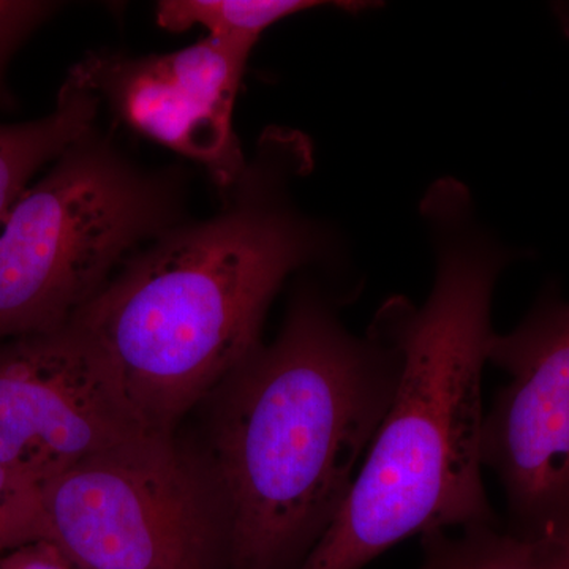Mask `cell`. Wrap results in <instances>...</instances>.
<instances>
[{
  "label": "cell",
  "mask_w": 569,
  "mask_h": 569,
  "mask_svg": "<svg viewBox=\"0 0 569 569\" xmlns=\"http://www.w3.org/2000/svg\"><path fill=\"white\" fill-rule=\"evenodd\" d=\"M310 170L305 134H263L222 211L153 239L69 321L103 356L148 429L174 433L261 346L284 280L336 257L335 233L291 198V183Z\"/></svg>",
  "instance_id": "obj_1"
},
{
  "label": "cell",
  "mask_w": 569,
  "mask_h": 569,
  "mask_svg": "<svg viewBox=\"0 0 569 569\" xmlns=\"http://www.w3.org/2000/svg\"><path fill=\"white\" fill-rule=\"evenodd\" d=\"M436 253L425 305L392 296L376 317L402 351L399 387L339 515L298 569H362L403 539L498 526L481 477L482 369L492 299L515 254L479 223L470 190L421 201Z\"/></svg>",
  "instance_id": "obj_2"
},
{
  "label": "cell",
  "mask_w": 569,
  "mask_h": 569,
  "mask_svg": "<svg viewBox=\"0 0 569 569\" xmlns=\"http://www.w3.org/2000/svg\"><path fill=\"white\" fill-rule=\"evenodd\" d=\"M380 318L348 331L301 290L282 331L223 381L211 477L228 569H298L339 515L402 376Z\"/></svg>",
  "instance_id": "obj_3"
},
{
  "label": "cell",
  "mask_w": 569,
  "mask_h": 569,
  "mask_svg": "<svg viewBox=\"0 0 569 569\" xmlns=\"http://www.w3.org/2000/svg\"><path fill=\"white\" fill-rule=\"evenodd\" d=\"M178 170H142L96 129L0 217V340L54 331L181 223Z\"/></svg>",
  "instance_id": "obj_4"
},
{
  "label": "cell",
  "mask_w": 569,
  "mask_h": 569,
  "mask_svg": "<svg viewBox=\"0 0 569 569\" xmlns=\"http://www.w3.org/2000/svg\"><path fill=\"white\" fill-rule=\"evenodd\" d=\"M36 541L50 542L74 569H219L227 561L211 471L174 433L133 438L40 486Z\"/></svg>",
  "instance_id": "obj_5"
},
{
  "label": "cell",
  "mask_w": 569,
  "mask_h": 569,
  "mask_svg": "<svg viewBox=\"0 0 569 569\" xmlns=\"http://www.w3.org/2000/svg\"><path fill=\"white\" fill-rule=\"evenodd\" d=\"M488 362L509 376L481 429L482 467L507 496V531L569 537V302L557 287L518 328L493 332Z\"/></svg>",
  "instance_id": "obj_6"
},
{
  "label": "cell",
  "mask_w": 569,
  "mask_h": 569,
  "mask_svg": "<svg viewBox=\"0 0 569 569\" xmlns=\"http://www.w3.org/2000/svg\"><path fill=\"white\" fill-rule=\"evenodd\" d=\"M151 432L73 325L0 343V466L18 477L40 488Z\"/></svg>",
  "instance_id": "obj_7"
},
{
  "label": "cell",
  "mask_w": 569,
  "mask_h": 569,
  "mask_svg": "<svg viewBox=\"0 0 569 569\" xmlns=\"http://www.w3.org/2000/svg\"><path fill=\"white\" fill-rule=\"evenodd\" d=\"M254 44L206 36L168 54L81 63L100 100L107 99L127 126L203 164L230 192L249 163L236 137L233 111Z\"/></svg>",
  "instance_id": "obj_8"
},
{
  "label": "cell",
  "mask_w": 569,
  "mask_h": 569,
  "mask_svg": "<svg viewBox=\"0 0 569 569\" xmlns=\"http://www.w3.org/2000/svg\"><path fill=\"white\" fill-rule=\"evenodd\" d=\"M100 102L89 74L78 63L63 81L50 114L36 121L0 122V217L37 171L96 129Z\"/></svg>",
  "instance_id": "obj_9"
},
{
  "label": "cell",
  "mask_w": 569,
  "mask_h": 569,
  "mask_svg": "<svg viewBox=\"0 0 569 569\" xmlns=\"http://www.w3.org/2000/svg\"><path fill=\"white\" fill-rule=\"evenodd\" d=\"M419 569H569V537L520 538L498 526L430 531Z\"/></svg>",
  "instance_id": "obj_10"
},
{
  "label": "cell",
  "mask_w": 569,
  "mask_h": 569,
  "mask_svg": "<svg viewBox=\"0 0 569 569\" xmlns=\"http://www.w3.org/2000/svg\"><path fill=\"white\" fill-rule=\"evenodd\" d=\"M331 6L313 0H163L156 10L160 28L183 32L194 26L208 36L257 43L277 21L301 11Z\"/></svg>",
  "instance_id": "obj_11"
},
{
  "label": "cell",
  "mask_w": 569,
  "mask_h": 569,
  "mask_svg": "<svg viewBox=\"0 0 569 569\" xmlns=\"http://www.w3.org/2000/svg\"><path fill=\"white\" fill-rule=\"evenodd\" d=\"M58 7L59 3L43 0H0V108L3 110L13 108V97L6 82L10 59Z\"/></svg>",
  "instance_id": "obj_12"
},
{
  "label": "cell",
  "mask_w": 569,
  "mask_h": 569,
  "mask_svg": "<svg viewBox=\"0 0 569 569\" xmlns=\"http://www.w3.org/2000/svg\"><path fill=\"white\" fill-rule=\"evenodd\" d=\"M39 488L0 466V553L31 542Z\"/></svg>",
  "instance_id": "obj_13"
},
{
  "label": "cell",
  "mask_w": 569,
  "mask_h": 569,
  "mask_svg": "<svg viewBox=\"0 0 569 569\" xmlns=\"http://www.w3.org/2000/svg\"><path fill=\"white\" fill-rule=\"evenodd\" d=\"M0 569H74L50 542L36 541L0 553Z\"/></svg>",
  "instance_id": "obj_14"
},
{
  "label": "cell",
  "mask_w": 569,
  "mask_h": 569,
  "mask_svg": "<svg viewBox=\"0 0 569 569\" xmlns=\"http://www.w3.org/2000/svg\"><path fill=\"white\" fill-rule=\"evenodd\" d=\"M569 21V20H568Z\"/></svg>",
  "instance_id": "obj_15"
}]
</instances>
